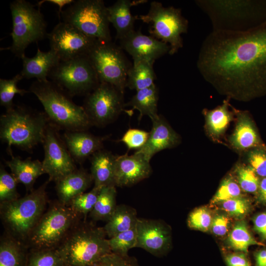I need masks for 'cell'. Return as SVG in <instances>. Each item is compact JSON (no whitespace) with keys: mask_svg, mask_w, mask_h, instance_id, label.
I'll return each mask as SVG.
<instances>
[{"mask_svg":"<svg viewBox=\"0 0 266 266\" xmlns=\"http://www.w3.org/2000/svg\"><path fill=\"white\" fill-rule=\"evenodd\" d=\"M152 172L150 162L140 154H127L117 156L115 165V186L133 185L148 178Z\"/></svg>","mask_w":266,"mask_h":266,"instance_id":"18","label":"cell"},{"mask_svg":"<svg viewBox=\"0 0 266 266\" xmlns=\"http://www.w3.org/2000/svg\"><path fill=\"white\" fill-rule=\"evenodd\" d=\"M209 17L212 31L244 32L266 22V0H197Z\"/></svg>","mask_w":266,"mask_h":266,"instance_id":"2","label":"cell"},{"mask_svg":"<svg viewBox=\"0 0 266 266\" xmlns=\"http://www.w3.org/2000/svg\"><path fill=\"white\" fill-rule=\"evenodd\" d=\"M48 77L71 97L86 96L100 83L87 56L61 61L51 70Z\"/></svg>","mask_w":266,"mask_h":266,"instance_id":"12","label":"cell"},{"mask_svg":"<svg viewBox=\"0 0 266 266\" xmlns=\"http://www.w3.org/2000/svg\"><path fill=\"white\" fill-rule=\"evenodd\" d=\"M81 218L69 206L56 201L43 213L25 244L30 250L57 248Z\"/></svg>","mask_w":266,"mask_h":266,"instance_id":"7","label":"cell"},{"mask_svg":"<svg viewBox=\"0 0 266 266\" xmlns=\"http://www.w3.org/2000/svg\"><path fill=\"white\" fill-rule=\"evenodd\" d=\"M62 138L74 161L79 164L102 149L105 139L86 131H65Z\"/></svg>","mask_w":266,"mask_h":266,"instance_id":"20","label":"cell"},{"mask_svg":"<svg viewBox=\"0 0 266 266\" xmlns=\"http://www.w3.org/2000/svg\"><path fill=\"white\" fill-rule=\"evenodd\" d=\"M261 266H266V259L263 263V264L261 265Z\"/></svg>","mask_w":266,"mask_h":266,"instance_id":"52","label":"cell"},{"mask_svg":"<svg viewBox=\"0 0 266 266\" xmlns=\"http://www.w3.org/2000/svg\"><path fill=\"white\" fill-rule=\"evenodd\" d=\"M156 79L153 64L146 61L133 63L128 72L126 87L138 91L153 86Z\"/></svg>","mask_w":266,"mask_h":266,"instance_id":"30","label":"cell"},{"mask_svg":"<svg viewBox=\"0 0 266 266\" xmlns=\"http://www.w3.org/2000/svg\"><path fill=\"white\" fill-rule=\"evenodd\" d=\"M202 77L220 93L239 100L266 94V22L244 32L212 31L197 62Z\"/></svg>","mask_w":266,"mask_h":266,"instance_id":"1","label":"cell"},{"mask_svg":"<svg viewBox=\"0 0 266 266\" xmlns=\"http://www.w3.org/2000/svg\"><path fill=\"white\" fill-rule=\"evenodd\" d=\"M92 266H137L129 256H123L112 252L105 255Z\"/></svg>","mask_w":266,"mask_h":266,"instance_id":"45","label":"cell"},{"mask_svg":"<svg viewBox=\"0 0 266 266\" xmlns=\"http://www.w3.org/2000/svg\"><path fill=\"white\" fill-rule=\"evenodd\" d=\"M119 41L120 47L132 56L133 63L146 61L154 64L170 49L168 44L143 34L140 30L133 31Z\"/></svg>","mask_w":266,"mask_h":266,"instance_id":"17","label":"cell"},{"mask_svg":"<svg viewBox=\"0 0 266 266\" xmlns=\"http://www.w3.org/2000/svg\"><path fill=\"white\" fill-rule=\"evenodd\" d=\"M29 90L42 104L49 123L58 130L86 131L92 126L83 107L51 81L36 80Z\"/></svg>","mask_w":266,"mask_h":266,"instance_id":"3","label":"cell"},{"mask_svg":"<svg viewBox=\"0 0 266 266\" xmlns=\"http://www.w3.org/2000/svg\"><path fill=\"white\" fill-rule=\"evenodd\" d=\"M158 90L156 84L151 87L136 91L130 101L124 106H131L132 110L136 109L139 112L140 121L144 115L149 117L151 120L157 117L158 114Z\"/></svg>","mask_w":266,"mask_h":266,"instance_id":"29","label":"cell"},{"mask_svg":"<svg viewBox=\"0 0 266 266\" xmlns=\"http://www.w3.org/2000/svg\"><path fill=\"white\" fill-rule=\"evenodd\" d=\"M221 203L222 208L224 211L236 217L245 215L250 208L248 200L241 196L227 200Z\"/></svg>","mask_w":266,"mask_h":266,"instance_id":"43","label":"cell"},{"mask_svg":"<svg viewBox=\"0 0 266 266\" xmlns=\"http://www.w3.org/2000/svg\"><path fill=\"white\" fill-rule=\"evenodd\" d=\"M26 244L6 233L0 243V266H26L29 254Z\"/></svg>","mask_w":266,"mask_h":266,"instance_id":"26","label":"cell"},{"mask_svg":"<svg viewBox=\"0 0 266 266\" xmlns=\"http://www.w3.org/2000/svg\"><path fill=\"white\" fill-rule=\"evenodd\" d=\"M236 173L241 189L247 193L258 191L260 182L258 175L250 166L239 165L236 167Z\"/></svg>","mask_w":266,"mask_h":266,"instance_id":"39","label":"cell"},{"mask_svg":"<svg viewBox=\"0 0 266 266\" xmlns=\"http://www.w3.org/2000/svg\"><path fill=\"white\" fill-rule=\"evenodd\" d=\"M117 156L103 149L91 157V174L94 187L115 186V165Z\"/></svg>","mask_w":266,"mask_h":266,"instance_id":"23","label":"cell"},{"mask_svg":"<svg viewBox=\"0 0 266 266\" xmlns=\"http://www.w3.org/2000/svg\"><path fill=\"white\" fill-rule=\"evenodd\" d=\"M228 266H252L249 261L243 253H234L228 254L225 257Z\"/></svg>","mask_w":266,"mask_h":266,"instance_id":"47","label":"cell"},{"mask_svg":"<svg viewBox=\"0 0 266 266\" xmlns=\"http://www.w3.org/2000/svg\"><path fill=\"white\" fill-rule=\"evenodd\" d=\"M145 2V0H118L112 5L107 7L110 23L114 27L116 38L120 40L134 31L136 19L131 12L132 6Z\"/></svg>","mask_w":266,"mask_h":266,"instance_id":"24","label":"cell"},{"mask_svg":"<svg viewBox=\"0 0 266 266\" xmlns=\"http://www.w3.org/2000/svg\"><path fill=\"white\" fill-rule=\"evenodd\" d=\"M21 59L23 68L20 74L23 78H35L37 80H48L50 72L61 61L57 55L52 50L41 51L38 48L35 55L29 58L25 55Z\"/></svg>","mask_w":266,"mask_h":266,"instance_id":"21","label":"cell"},{"mask_svg":"<svg viewBox=\"0 0 266 266\" xmlns=\"http://www.w3.org/2000/svg\"><path fill=\"white\" fill-rule=\"evenodd\" d=\"M236 126L230 138L231 144L238 150H243L257 146L259 138L255 128L247 113H237Z\"/></svg>","mask_w":266,"mask_h":266,"instance_id":"27","label":"cell"},{"mask_svg":"<svg viewBox=\"0 0 266 266\" xmlns=\"http://www.w3.org/2000/svg\"><path fill=\"white\" fill-rule=\"evenodd\" d=\"M17 182L11 174L1 165L0 168V202L14 200L20 198L17 190Z\"/></svg>","mask_w":266,"mask_h":266,"instance_id":"38","label":"cell"},{"mask_svg":"<svg viewBox=\"0 0 266 266\" xmlns=\"http://www.w3.org/2000/svg\"><path fill=\"white\" fill-rule=\"evenodd\" d=\"M83 105L92 126L103 127L113 122L123 110V94L114 86L100 82L85 96Z\"/></svg>","mask_w":266,"mask_h":266,"instance_id":"13","label":"cell"},{"mask_svg":"<svg viewBox=\"0 0 266 266\" xmlns=\"http://www.w3.org/2000/svg\"><path fill=\"white\" fill-rule=\"evenodd\" d=\"M228 242L233 249L245 253L251 245H263L252 236L244 221L235 223L229 234Z\"/></svg>","mask_w":266,"mask_h":266,"instance_id":"33","label":"cell"},{"mask_svg":"<svg viewBox=\"0 0 266 266\" xmlns=\"http://www.w3.org/2000/svg\"><path fill=\"white\" fill-rule=\"evenodd\" d=\"M254 229L263 239H266V212L257 215L253 220Z\"/></svg>","mask_w":266,"mask_h":266,"instance_id":"48","label":"cell"},{"mask_svg":"<svg viewBox=\"0 0 266 266\" xmlns=\"http://www.w3.org/2000/svg\"><path fill=\"white\" fill-rule=\"evenodd\" d=\"M258 197L260 202L266 204V177L264 178L260 182Z\"/></svg>","mask_w":266,"mask_h":266,"instance_id":"50","label":"cell"},{"mask_svg":"<svg viewBox=\"0 0 266 266\" xmlns=\"http://www.w3.org/2000/svg\"><path fill=\"white\" fill-rule=\"evenodd\" d=\"M93 181L91 173L83 168H77L56 182L59 201L68 205L73 198L84 193Z\"/></svg>","mask_w":266,"mask_h":266,"instance_id":"22","label":"cell"},{"mask_svg":"<svg viewBox=\"0 0 266 266\" xmlns=\"http://www.w3.org/2000/svg\"><path fill=\"white\" fill-rule=\"evenodd\" d=\"M229 103L225 100L216 108L206 112V126L209 133L214 137L222 134L232 119V113L229 110Z\"/></svg>","mask_w":266,"mask_h":266,"instance_id":"32","label":"cell"},{"mask_svg":"<svg viewBox=\"0 0 266 266\" xmlns=\"http://www.w3.org/2000/svg\"><path fill=\"white\" fill-rule=\"evenodd\" d=\"M212 221L209 210L205 207L198 208L192 211L188 217V226L193 229L207 231L210 228Z\"/></svg>","mask_w":266,"mask_h":266,"instance_id":"41","label":"cell"},{"mask_svg":"<svg viewBox=\"0 0 266 266\" xmlns=\"http://www.w3.org/2000/svg\"><path fill=\"white\" fill-rule=\"evenodd\" d=\"M26 266H65L58 249L30 250Z\"/></svg>","mask_w":266,"mask_h":266,"instance_id":"34","label":"cell"},{"mask_svg":"<svg viewBox=\"0 0 266 266\" xmlns=\"http://www.w3.org/2000/svg\"><path fill=\"white\" fill-rule=\"evenodd\" d=\"M247 161L259 176L266 177V151L260 148L250 150Z\"/></svg>","mask_w":266,"mask_h":266,"instance_id":"44","label":"cell"},{"mask_svg":"<svg viewBox=\"0 0 266 266\" xmlns=\"http://www.w3.org/2000/svg\"><path fill=\"white\" fill-rule=\"evenodd\" d=\"M255 258L256 266H261L266 259V250L263 249L256 253Z\"/></svg>","mask_w":266,"mask_h":266,"instance_id":"51","label":"cell"},{"mask_svg":"<svg viewBox=\"0 0 266 266\" xmlns=\"http://www.w3.org/2000/svg\"><path fill=\"white\" fill-rule=\"evenodd\" d=\"M48 182L22 198L0 203V218L7 233L25 243L45 212L48 202L46 189Z\"/></svg>","mask_w":266,"mask_h":266,"instance_id":"6","label":"cell"},{"mask_svg":"<svg viewBox=\"0 0 266 266\" xmlns=\"http://www.w3.org/2000/svg\"><path fill=\"white\" fill-rule=\"evenodd\" d=\"M23 79L20 73L17 74L11 79H0V104L6 110L14 106L13 98L16 94L23 96L28 91L17 87L18 83Z\"/></svg>","mask_w":266,"mask_h":266,"instance_id":"35","label":"cell"},{"mask_svg":"<svg viewBox=\"0 0 266 266\" xmlns=\"http://www.w3.org/2000/svg\"><path fill=\"white\" fill-rule=\"evenodd\" d=\"M87 57L100 82L110 84L124 94L128 72L132 65L120 46L111 40H98Z\"/></svg>","mask_w":266,"mask_h":266,"instance_id":"11","label":"cell"},{"mask_svg":"<svg viewBox=\"0 0 266 266\" xmlns=\"http://www.w3.org/2000/svg\"><path fill=\"white\" fill-rule=\"evenodd\" d=\"M149 132L137 129H129L123 135L120 141L123 142L130 149L141 148L146 143Z\"/></svg>","mask_w":266,"mask_h":266,"instance_id":"42","label":"cell"},{"mask_svg":"<svg viewBox=\"0 0 266 266\" xmlns=\"http://www.w3.org/2000/svg\"><path fill=\"white\" fill-rule=\"evenodd\" d=\"M58 129L48 124L42 142L44 157L42 162L49 181L55 183L77 169L75 161L60 137Z\"/></svg>","mask_w":266,"mask_h":266,"instance_id":"14","label":"cell"},{"mask_svg":"<svg viewBox=\"0 0 266 266\" xmlns=\"http://www.w3.org/2000/svg\"><path fill=\"white\" fill-rule=\"evenodd\" d=\"M241 189L239 185L232 178L223 180L216 194L211 200L212 204L222 203L227 200L240 197Z\"/></svg>","mask_w":266,"mask_h":266,"instance_id":"40","label":"cell"},{"mask_svg":"<svg viewBox=\"0 0 266 266\" xmlns=\"http://www.w3.org/2000/svg\"><path fill=\"white\" fill-rule=\"evenodd\" d=\"M10 155V160L5 161V163L10 169L11 174L17 183L23 184L27 191H32L37 178L45 173L42 162L30 158L23 160L14 156L12 153Z\"/></svg>","mask_w":266,"mask_h":266,"instance_id":"25","label":"cell"},{"mask_svg":"<svg viewBox=\"0 0 266 266\" xmlns=\"http://www.w3.org/2000/svg\"><path fill=\"white\" fill-rule=\"evenodd\" d=\"M229 225V219L223 214L215 216L212 219L211 229L214 234L218 236L225 235Z\"/></svg>","mask_w":266,"mask_h":266,"instance_id":"46","label":"cell"},{"mask_svg":"<svg viewBox=\"0 0 266 266\" xmlns=\"http://www.w3.org/2000/svg\"><path fill=\"white\" fill-rule=\"evenodd\" d=\"M135 247L141 248L156 256L164 255L170 245V231L161 220L138 218Z\"/></svg>","mask_w":266,"mask_h":266,"instance_id":"16","label":"cell"},{"mask_svg":"<svg viewBox=\"0 0 266 266\" xmlns=\"http://www.w3.org/2000/svg\"><path fill=\"white\" fill-rule=\"evenodd\" d=\"M103 227L85 220L74 227L58 249L65 266H92L111 253Z\"/></svg>","mask_w":266,"mask_h":266,"instance_id":"5","label":"cell"},{"mask_svg":"<svg viewBox=\"0 0 266 266\" xmlns=\"http://www.w3.org/2000/svg\"><path fill=\"white\" fill-rule=\"evenodd\" d=\"M151 120L152 127L146 143L135 152L149 162L155 154L175 146L179 141L178 134L161 115Z\"/></svg>","mask_w":266,"mask_h":266,"instance_id":"19","label":"cell"},{"mask_svg":"<svg viewBox=\"0 0 266 266\" xmlns=\"http://www.w3.org/2000/svg\"><path fill=\"white\" fill-rule=\"evenodd\" d=\"M137 219L134 208L125 204L119 205L103 228L110 238L135 226Z\"/></svg>","mask_w":266,"mask_h":266,"instance_id":"28","label":"cell"},{"mask_svg":"<svg viewBox=\"0 0 266 266\" xmlns=\"http://www.w3.org/2000/svg\"><path fill=\"white\" fill-rule=\"evenodd\" d=\"M115 187L110 186L101 188L94 207L90 213L93 220L107 222L111 217L117 206Z\"/></svg>","mask_w":266,"mask_h":266,"instance_id":"31","label":"cell"},{"mask_svg":"<svg viewBox=\"0 0 266 266\" xmlns=\"http://www.w3.org/2000/svg\"><path fill=\"white\" fill-rule=\"evenodd\" d=\"M47 38L50 50L61 61L87 56L98 40L63 22H59L48 33Z\"/></svg>","mask_w":266,"mask_h":266,"instance_id":"15","label":"cell"},{"mask_svg":"<svg viewBox=\"0 0 266 266\" xmlns=\"http://www.w3.org/2000/svg\"><path fill=\"white\" fill-rule=\"evenodd\" d=\"M10 9L12 19L10 34L12 43L5 49L21 59L30 44L47 37V24L39 9H36L29 1L14 0L10 3Z\"/></svg>","mask_w":266,"mask_h":266,"instance_id":"8","label":"cell"},{"mask_svg":"<svg viewBox=\"0 0 266 266\" xmlns=\"http://www.w3.org/2000/svg\"><path fill=\"white\" fill-rule=\"evenodd\" d=\"M137 239L136 226L108 239L111 252L123 256H128L130 249L135 247Z\"/></svg>","mask_w":266,"mask_h":266,"instance_id":"36","label":"cell"},{"mask_svg":"<svg viewBox=\"0 0 266 266\" xmlns=\"http://www.w3.org/2000/svg\"><path fill=\"white\" fill-rule=\"evenodd\" d=\"M60 18L89 36L111 40L107 9L102 0H74L62 11Z\"/></svg>","mask_w":266,"mask_h":266,"instance_id":"10","label":"cell"},{"mask_svg":"<svg viewBox=\"0 0 266 266\" xmlns=\"http://www.w3.org/2000/svg\"><path fill=\"white\" fill-rule=\"evenodd\" d=\"M49 124L45 112L14 105L0 116V139L7 143L9 154L12 153V145L31 152L37 145L42 143Z\"/></svg>","mask_w":266,"mask_h":266,"instance_id":"4","label":"cell"},{"mask_svg":"<svg viewBox=\"0 0 266 266\" xmlns=\"http://www.w3.org/2000/svg\"><path fill=\"white\" fill-rule=\"evenodd\" d=\"M74 1V0H43L39 1L38 2V5L40 7L41 4L45 2H48L58 5L59 6L58 15L60 19L61 13L63 11V7L66 4L70 5L73 3Z\"/></svg>","mask_w":266,"mask_h":266,"instance_id":"49","label":"cell"},{"mask_svg":"<svg viewBox=\"0 0 266 266\" xmlns=\"http://www.w3.org/2000/svg\"><path fill=\"white\" fill-rule=\"evenodd\" d=\"M100 189L94 187L90 192H84L73 198L68 205L85 220L88 213L94 208Z\"/></svg>","mask_w":266,"mask_h":266,"instance_id":"37","label":"cell"},{"mask_svg":"<svg viewBox=\"0 0 266 266\" xmlns=\"http://www.w3.org/2000/svg\"><path fill=\"white\" fill-rule=\"evenodd\" d=\"M135 17L149 25L151 36L169 45L170 55L182 48L181 34L187 33L188 21L182 15L180 9L165 7L160 2L153 1L146 14Z\"/></svg>","mask_w":266,"mask_h":266,"instance_id":"9","label":"cell"}]
</instances>
